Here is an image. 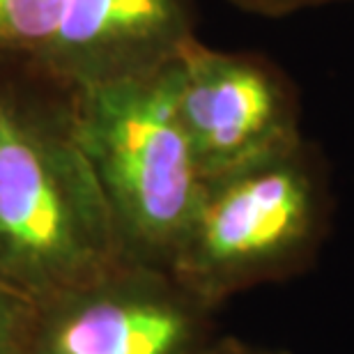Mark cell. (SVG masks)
Segmentation results:
<instances>
[{
	"mask_svg": "<svg viewBox=\"0 0 354 354\" xmlns=\"http://www.w3.org/2000/svg\"><path fill=\"white\" fill-rule=\"evenodd\" d=\"M124 260L72 92L0 65V286L39 304Z\"/></svg>",
	"mask_w": 354,
	"mask_h": 354,
	"instance_id": "cell-1",
	"label": "cell"
},
{
	"mask_svg": "<svg viewBox=\"0 0 354 354\" xmlns=\"http://www.w3.org/2000/svg\"><path fill=\"white\" fill-rule=\"evenodd\" d=\"M331 191L320 150L301 138L203 184L173 279L207 306L310 263L329 228Z\"/></svg>",
	"mask_w": 354,
	"mask_h": 354,
	"instance_id": "cell-2",
	"label": "cell"
},
{
	"mask_svg": "<svg viewBox=\"0 0 354 354\" xmlns=\"http://www.w3.org/2000/svg\"><path fill=\"white\" fill-rule=\"evenodd\" d=\"M72 99L124 258L171 272L205 184L175 111L171 65Z\"/></svg>",
	"mask_w": 354,
	"mask_h": 354,
	"instance_id": "cell-3",
	"label": "cell"
},
{
	"mask_svg": "<svg viewBox=\"0 0 354 354\" xmlns=\"http://www.w3.org/2000/svg\"><path fill=\"white\" fill-rule=\"evenodd\" d=\"M175 111L203 180L283 152L301 136L299 92L281 65L196 39L171 65Z\"/></svg>",
	"mask_w": 354,
	"mask_h": 354,
	"instance_id": "cell-4",
	"label": "cell"
},
{
	"mask_svg": "<svg viewBox=\"0 0 354 354\" xmlns=\"http://www.w3.org/2000/svg\"><path fill=\"white\" fill-rule=\"evenodd\" d=\"M209 308L168 272L124 260L35 304L28 354H201Z\"/></svg>",
	"mask_w": 354,
	"mask_h": 354,
	"instance_id": "cell-5",
	"label": "cell"
},
{
	"mask_svg": "<svg viewBox=\"0 0 354 354\" xmlns=\"http://www.w3.org/2000/svg\"><path fill=\"white\" fill-rule=\"evenodd\" d=\"M196 39L194 0H62L37 69L76 92L157 74Z\"/></svg>",
	"mask_w": 354,
	"mask_h": 354,
	"instance_id": "cell-6",
	"label": "cell"
},
{
	"mask_svg": "<svg viewBox=\"0 0 354 354\" xmlns=\"http://www.w3.org/2000/svg\"><path fill=\"white\" fill-rule=\"evenodd\" d=\"M60 10L62 0H0V65L37 67Z\"/></svg>",
	"mask_w": 354,
	"mask_h": 354,
	"instance_id": "cell-7",
	"label": "cell"
},
{
	"mask_svg": "<svg viewBox=\"0 0 354 354\" xmlns=\"http://www.w3.org/2000/svg\"><path fill=\"white\" fill-rule=\"evenodd\" d=\"M35 304L0 286V354H28Z\"/></svg>",
	"mask_w": 354,
	"mask_h": 354,
	"instance_id": "cell-8",
	"label": "cell"
},
{
	"mask_svg": "<svg viewBox=\"0 0 354 354\" xmlns=\"http://www.w3.org/2000/svg\"><path fill=\"white\" fill-rule=\"evenodd\" d=\"M228 3H232L244 12L258 14V17L281 19V17H290L295 12L313 10V7H322L331 3H343V0H228Z\"/></svg>",
	"mask_w": 354,
	"mask_h": 354,
	"instance_id": "cell-9",
	"label": "cell"
},
{
	"mask_svg": "<svg viewBox=\"0 0 354 354\" xmlns=\"http://www.w3.org/2000/svg\"><path fill=\"white\" fill-rule=\"evenodd\" d=\"M201 354H267V352H256V350H242V348H235V350H203Z\"/></svg>",
	"mask_w": 354,
	"mask_h": 354,
	"instance_id": "cell-10",
	"label": "cell"
}]
</instances>
